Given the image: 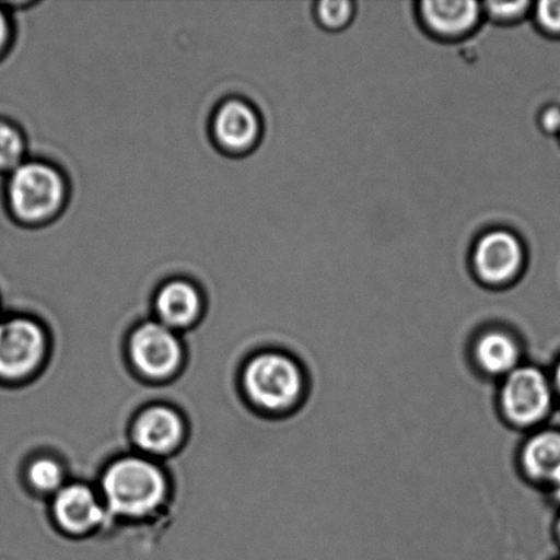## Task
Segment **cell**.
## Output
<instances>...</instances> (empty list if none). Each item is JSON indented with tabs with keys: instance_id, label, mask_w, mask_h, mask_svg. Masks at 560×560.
Masks as SVG:
<instances>
[{
	"instance_id": "9c48e42d",
	"label": "cell",
	"mask_w": 560,
	"mask_h": 560,
	"mask_svg": "<svg viewBox=\"0 0 560 560\" xmlns=\"http://www.w3.org/2000/svg\"><path fill=\"white\" fill-rule=\"evenodd\" d=\"M416 15L422 31L441 43L464 42L485 22L477 0H421L416 2Z\"/></svg>"
},
{
	"instance_id": "6da1fadb",
	"label": "cell",
	"mask_w": 560,
	"mask_h": 560,
	"mask_svg": "<svg viewBox=\"0 0 560 560\" xmlns=\"http://www.w3.org/2000/svg\"><path fill=\"white\" fill-rule=\"evenodd\" d=\"M5 197L11 215L22 226L47 228L68 210L71 184L59 164L27 158L9 174Z\"/></svg>"
},
{
	"instance_id": "d6986e66",
	"label": "cell",
	"mask_w": 560,
	"mask_h": 560,
	"mask_svg": "<svg viewBox=\"0 0 560 560\" xmlns=\"http://www.w3.org/2000/svg\"><path fill=\"white\" fill-rule=\"evenodd\" d=\"M534 22L537 31L550 37H560V0H542L535 3Z\"/></svg>"
},
{
	"instance_id": "30bf717a",
	"label": "cell",
	"mask_w": 560,
	"mask_h": 560,
	"mask_svg": "<svg viewBox=\"0 0 560 560\" xmlns=\"http://www.w3.org/2000/svg\"><path fill=\"white\" fill-rule=\"evenodd\" d=\"M107 513L102 495L81 482L66 485L54 495L55 523L69 535L81 536L95 530Z\"/></svg>"
},
{
	"instance_id": "7c38bea8",
	"label": "cell",
	"mask_w": 560,
	"mask_h": 560,
	"mask_svg": "<svg viewBox=\"0 0 560 560\" xmlns=\"http://www.w3.org/2000/svg\"><path fill=\"white\" fill-rule=\"evenodd\" d=\"M185 424L183 417L168 406L156 405L137 417L133 425V441L140 452L147 455H167L183 443Z\"/></svg>"
},
{
	"instance_id": "7402d4cb",
	"label": "cell",
	"mask_w": 560,
	"mask_h": 560,
	"mask_svg": "<svg viewBox=\"0 0 560 560\" xmlns=\"http://www.w3.org/2000/svg\"><path fill=\"white\" fill-rule=\"evenodd\" d=\"M552 487H553V492H556V497H557L558 501H560V477L556 482H553Z\"/></svg>"
},
{
	"instance_id": "9a60e30c",
	"label": "cell",
	"mask_w": 560,
	"mask_h": 560,
	"mask_svg": "<svg viewBox=\"0 0 560 560\" xmlns=\"http://www.w3.org/2000/svg\"><path fill=\"white\" fill-rule=\"evenodd\" d=\"M357 2L351 0H320L313 3V19L323 32L338 35L348 31L355 20Z\"/></svg>"
},
{
	"instance_id": "3957f363",
	"label": "cell",
	"mask_w": 560,
	"mask_h": 560,
	"mask_svg": "<svg viewBox=\"0 0 560 560\" xmlns=\"http://www.w3.org/2000/svg\"><path fill=\"white\" fill-rule=\"evenodd\" d=\"M529 252L518 233L493 226L476 235L470 245L468 266L471 278L487 290L513 288L524 278Z\"/></svg>"
},
{
	"instance_id": "277c9868",
	"label": "cell",
	"mask_w": 560,
	"mask_h": 560,
	"mask_svg": "<svg viewBox=\"0 0 560 560\" xmlns=\"http://www.w3.org/2000/svg\"><path fill=\"white\" fill-rule=\"evenodd\" d=\"M243 381L252 402L273 413L293 408L305 387L301 366L280 351L255 355L245 366Z\"/></svg>"
},
{
	"instance_id": "2e32d148",
	"label": "cell",
	"mask_w": 560,
	"mask_h": 560,
	"mask_svg": "<svg viewBox=\"0 0 560 560\" xmlns=\"http://www.w3.org/2000/svg\"><path fill=\"white\" fill-rule=\"evenodd\" d=\"M27 159V141L19 126L0 119V172L11 173Z\"/></svg>"
},
{
	"instance_id": "5b68a950",
	"label": "cell",
	"mask_w": 560,
	"mask_h": 560,
	"mask_svg": "<svg viewBox=\"0 0 560 560\" xmlns=\"http://www.w3.org/2000/svg\"><path fill=\"white\" fill-rule=\"evenodd\" d=\"M266 124L259 107L249 98L228 96L212 109L208 133L223 155L245 158L265 139Z\"/></svg>"
},
{
	"instance_id": "ac0fdd59",
	"label": "cell",
	"mask_w": 560,
	"mask_h": 560,
	"mask_svg": "<svg viewBox=\"0 0 560 560\" xmlns=\"http://www.w3.org/2000/svg\"><path fill=\"white\" fill-rule=\"evenodd\" d=\"M27 479L33 490L42 493H57L65 485L63 466L57 459L43 457L33 460L27 469Z\"/></svg>"
},
{
	"instance_id": "cb8c5ba5",
	"label": "cell",
	"mask_w": 560,
	"mask_h": 560,
	"mask_svg": "<svg viewBox=\"0 0 560 560\" xmlns=\"http://www.w3.org/2000/svg\"><path fill=\"white\" fill-rule=\"evenodd\" d=\"M558 534H559V537H560V520H559V524H558Z\"/></svg>"
},
{
	"instance_id": "603a6c76",
	"label": "cell",
	"mask_w": 560,
	"mask_h": 560,
	"mask_svg": "<svg viewBox=\"0 0 560 560\" xmlns=\"http://www.w3.org/2000/svg\"><path fill=\"white\" fill-rule=\"evenodd\" d=\"M556 381H557V386H558L559 392H560V364H559L558 370H557Z\"/></svg>"
},
{
	"instance_id": "8fae6325",
	"label": "cell",
	"mask_w": 560,
	"mask_h": 560,
	"mask_svg": "<svg viewBox=\"0 0 560 560\" xmlns=\"http://www.w3.org/2000/svg\"><path fill=\"white\" fill-rule=\"evenodd\" d=\"M205 304V294L200 285L185 277L164 280L153 295L156 320L177 332L199 320Z\"/></svg>"
},
{
	"instance_id": "44dd1931",
	"label": "cell",
	"mask_w": 560,
	"mask_h": 560,
	"mask_svg": "<svg viewBox=\"0 0 560 560\" xmlns=\"http://www.w3.org/2000/svg\"><path fill=\"white\" fill-rule=\"evenodd\" d=\"M11 37H13V26H11L8 11L0 8V55L9 48Z\"/></svg>"
},
{
	"instance_id": "4fadbf2b",
	"label": "cell",
	"mask_w": 560,
	"mask_h": 560,
	"mask_svg": "<svg viewBox=\"0 0 560 560\" xmlns=\"http://www.w3.org/2000/svg\"><path fill=\"white\" fill-rule=\"evenodd\" d=\"M475 360L487 375L506 377L517 370L521 348L514 335L502 328L487 329L475 343Z\"/></svg>"
},
{
	"instance_id": "7a4b0ae2",
	"label": "cell",
	"mask_w": 560,
	"mask_h": 560,
	"mask_svg": "<svg viewBox=\"0 0 560 560\" xmlns=\"http://www.w3.org/2000/svg\"><path fill=\"white\" fill-rule=\"evenodd\" d=\"M167 491L163 470L144 455L114 460L102 477V498L107 512L124 518H142L156 512Z\"/></svg>"
},
{
	"instance_id": "8992f818",
	"label": "cell",
	"mask_w": 560,
	"mask_h": 560,
	"mask_svg": "<svg viewBox=\"0 0 560 560\" xmlns=\"http://www.w3.org/2000/svg\"><path fill=\"white\" fill-rule=\"evenodd\" d=\"M499 405L510 424L518 428L535 425L550 413V382L539 368L520 365L503 378Z\"/></svg>"
},
{
	"instance_id": "5bb4252c",
	"label": "cell",
	"mask_w": 560,
	"mask_h": 560,
	"mask_svg": "<svg viewBox=\"0 0 560 560\" xmlns=\"http://www.w3.org/2000/svg\"><path fill=\"white\" fill-rule=\"evenodd\" d=\"M526 475L552 486L560 477V433L545 431L532 436L521 452Z\"/></svg>"
},
{
	"instance_id": "e0dca14e",
	"label": "cell",
	"mask_w": 560,
	"mask_h": 560,
	"mask_svg": "<svg viewBox=\"0 0 560 560\" xmlns=\"http://www.w3.org/2000/svg\"><path fill=\"white\" fill-rule=\"evenodd\" d=\"M534 2L530 0H518V2H482L485 20L490 24L502 27H512L523 24L528 19Z\"/></svg>"
},
{
	"instance_id": "52a82bcc",
	"label": "cell",
	"mask_w": 560,
	"mask_h": 560,
	"mask_svg": "<svg viewBox=\"0 0 560 560\" xmlns=\"http://www.w3.org/2000/svg\"><path fill=\"white\" fill-rule=\"evenodd\" d=\"M129 351L136 370L155 381L173 376L183 364L177 331L158 320L141 323L133 329Z\"/></svg>"
},
{
	"instance_id": "ffe728a7",
	"label": "cell",
	"mask_w": 560,
	"mask_h": 560,
	"mask_svg": "<svg viewBox=\"0 0 560 560\" xmlns=\"http://www.w3.org/2000/svg\"><path fill=\"white\" fill-rule=\"evenodd\" d=\"M537 129L547 136H560V106L550 104L537 114Z\"/></svg>"
},
{
	"instance_id": "ba28073f",
	"label": "cell",
	"mask_w": 560,
	"mask_h": 560,
	"mask_svg": "<svg viewBox=\"0 0 560 560\" xmlns=\"http://www.w3.org/2000/svg\"><path fill=\"white\" fill-rule=\"evenodd\" d=\"M47 353L43 327L30 317L0 323V376L19 381L32 375Z\"/></svg>"
}]
</instances>
